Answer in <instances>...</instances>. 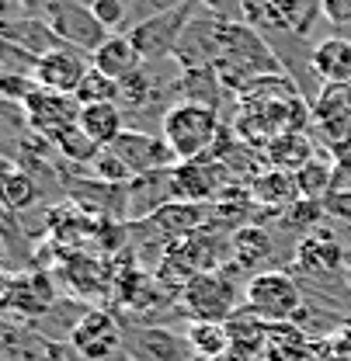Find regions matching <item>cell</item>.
<instances>
[{
	"instance_id": "6da1fadb",
	"label": "cell",
	"mask_w": 351,
	"mask_h": 361,
	"mask_svg": "<svg viewBox=\"0 0 351 361\" xmlns=\"http://www.w3.org/2000/svg\"><path fill=\"white\" fill-rule=\"evenodd\" d=\"M216 73L230 94H244V87L258 77L285 73L278 52L261 32H254L247 21H220L216 32Z\"/></svg>"
},
{
	"instance_id": "7a4b0ae2",
	"label": "cell",
	"mask_w": 351,
	"mask_h": 361,
	"mask_svg": "<svg viewBox=\"0 0 351 361\" xmlns=\"http://www.w3.org/2000/svg\"><path fill=\"white\" fill-rule=\"evenodd\" d=\"M160 135L167 139V146L174 149V157L184 160H202L216 149L222 135L220 111L198 101H174L164 118H160Z\"/></svg>"
},
{
	"instance_id": "3957f363",
	"label": "cell",
	"mask_w": 351,
	"mask_h": 361,
	"mask_svg": "<svg viewBox=\"0 0 351 361\" xmlns=\"http://www.w3.org/2000/svg\"><path fill=\"white\" fill-rule=\"evenodd\" d=\"M244 310L254 313L264 323H296L307 310V292L299 285V278L285 268L261 271L254 278H247L244 285Z\"/></svg>"
},
{
	"instance_id": "277c9868",
	"label": "cell",
	"mask_w": 351,
	"mask_h": 361,
	"mask_svg": "<svg viewBox=\"0 0 351 361\" xmlns=\"http://www.w3.org/2000/svg\"><path fill=\"white\" fill-rule=\"evenodd\" d=\"M244 310V292L233 278V271H206L195 274L184 292L177 295V313L191 319H213V323H230L233 316Z\"/></svg>"
},
{
	"instance_id": "5b68a950",
	"label": "cell",
	"mask_w": 351,
	"mask_h": 361,
	"mask_svg": "<svg viewBox=\"0 0 351 361\" xmlns=\"http://www.w3.org/2000/svg\"><path fill=\"white\" fill-rule=\"evenodd\" d=\"M198 11H202L198 0H181L177 7H167L160 14H150V18L129 25L126 35L139 49L143 63H171L181 39H184V32H188V25L195 21Z\"/></svg>"
},
{
	"instance_id": "8992f818",
	"label": "cell",
	"mask_w": 351,
	"mask_h": 361,
	"mask_svg": "<svg viewBox=\"0 0 351 361\" xmlns=\"http://www.w3.org/2000/svg\"><path fill=\"white\" fill-rule=\"evenodd\" d=\"M42 18L49 21L59 42L77 52H88V56H94V49L112 35L101 28V21L90 14L88 4H77V0H45Z\"/></svg>"
},
{
	"instance_id": "52a82bcc",
	"label": "cell",
	"mask_w": 351,
	"mask_h": 361,
	"mask_svg": "<svg viewBox=\"0 0 351 361\" xmlns=\"http://www.w3.org/2000/svg\"><path fill=\"white\" fill-rule=\"evenodd\" d=\"M70 348L81 361H112L126 355V330L119 316L108 310H88L77 330L70 334Z\"/></svg>"
},
{
	"instance_id": "ba28073f",
	"label": "cell",
	"mask_w": 351,
	"mask_h": 361,
	"mask_svg": "<svg viewBox=\"0 0 351 361\" xmlns=\"http://www.w3.org/2000/svg\"><path fill=\"white\" fill-rule=\"evenodd\" d=\"M4 310L25 323H42L56 310V281L39 268L4 278Z\"/></svg>"
},
{
	"instance_id": "9c48e42d",
	"label": "cell",
	"mask_w": 351,
	"mask_h": 361,
	"mask_svg": "<svg viewBox=\"0 0 351 361\" xmlns=\"http://www.w3.org/2000/svg\"><path fill=\"white\" fill-rule=\"evenodd\" d=\"M108 149L129 167L136 178H143V174H157V171H174L177 164H181V160L174 157V149L167 146L164 135L146 133V129H139V126H129V129L119 135Z\"/></svg>"
},
{
	"instance_id": "30bf717a",
	"label": "cell",
	"mask_w": 351,
	"mask_h": 361,
	"mask_svg": "<svg viewBox=\"0 0 351 361\" xmlns=\"http://www.w3.org/2000/svg\"><path fill=\"white\" fill-rule=\"evenodd\" d=\"M313 139L331 153L351 142V87L348 84H323L313 101Z\"/></svg>"
},
{
	"instance_id": "8fae6325",
	"label": "cell",
	"mask_w": 351,
	"mask_h": 361,
	"mask_svg": "<svg viewBox=\"0 0 351 361\" xmlns=\"http://www.w3.org/2000/svg\"><path fill=\"white\" fill-rule=\"evenodd\" d=\"M126 330V355L132 361H195L188 337L177 334L171 326H157V323H122Z\"/></svg>"
},
{
	"instance_id": "7c38bea8",
	"label": "cell",
	"mask_w": 351,
	"mask_h": 361,
	"mask_svg": "<svg viewBox=\"0 0 351 361\" xmlns=\"http://www.w3.org/2000/svg\"><path fill=\"white\" fill-rule=\"evenodd\" d=\"M230 174L220 160L202 157V160H184L174 167V188L181 202H198V205H216L230 191Z\"/></svg>"
},
{
	"instance_id": "4fadbf2b",
	"label": "cell",
	"mask_w": 351,
	"mask_h": 361,
	"mask_svg": "<svg viewBox=\"0 0 351 361\" xmlns=\"http://www.w3.org/2000/svg\"><path fill=\"white\" fill-rule=\"evenodd\" d=\"M25 115H28V126L35 133L49 135L56 142L59 133L81 126V101L73 94H56V90L39 87L25 101Z\"/></svg>"
},
{
	"instance_id": "5bb4252c",
	"label": "cell",
	"mask_w": 351,
	"mask_h": 361,
	"mask_svg": "<svg viewBox=\"0 0 351 361\" xmlns=\"http://www.w3.org/2000/svg\"><path fill=\"white\" fill-rule=\"evenodd\" d=\"M171 202H177L174 171H157V174L132 178L126 184V223H146L160 209H167Z\"/></svg>"
},
{
	"instance_id": "9a60e30c",
	"label": "cell",
	"mask_w": 351,
	"mask_h": 361,
	"mask_svg": "<svg viewBox=\"0 0 351 361\" xmlns=\"http://www.w3.org/2000/svg\"><path fill=\"white\" fill-rule=\"evenodd\" d=\"M271 261H275V236L261 223H247L230 233V264L226 268L233 274L254 278L261 271H271L268 268Z\"/></svg>"
},
{
	"instance_id": "2e32d148",
	"label": "cell",
	"mask_w": 351,
	"mask_h": 361,
	"mask_svg": "<svg viewBox=\"0 0 351 361\" xmlns=\"http://www.w3.org/2000/svg\"><path fill=\"white\" fill-rule=\"evenodd\" d=\"M90 70V56L88 52H77L70 45L56 49L39 59V70H35V84L45 90H56V94H77L81 80L88 77Z\"/></svg>"
},
{
	"instance_id": "e0dca14e",
	"label": "cell",
	"mask_w": 351,
	"mask_h": 361,
	"mask_svg": "<svg viewBox=\"0 0 351 361\" xmlns=\"http://www.w3.org/2000/svg\"><path fill=\"white\" fill-rule=\"evenodd\" d=\"M247 191H251L254 205H258L261 212H268V216H275V219L299 202L296 178H292L289 171H275V167H264L261 174L247 184Z\"/></svg>"
},
{
	"instance_id": "ac0fdd59",
	"label": "cell",
	"mask_w": 351,
	"mask_h": 361,
	"mask_svg": "<svg viewBox=\"0 0 351 361\" xmlns=\"http://www.w3.org/2000/svg\"><path fill=\"white\" fill-rule=\"evenodd\" d=\"M90 63H94V70H101V73H105V77H112L115 84H122L126 77L139 73V70L146 66V63H143V56H139V49L132 45V39L126 35V32L108 35L105 42L94 49Z\"/></svg>"
},
{
	"instance_id": "d6986e66",
	"label": "cell",
	"mask_w": 351,
	"mask_h": 361,
	"mask_svg": "<svg viewBox=\"0 0 351 361\" xmlns=\"http://www.w3.org/2000/svg\"><path fill=\"white\" fill-rule=\"evenodd\" d=\"M316 139L313 133H282L275 135L268 146L261 149L264 164L268 167H275V171H289V174H296V171H303L313 157H320L316 153Z\"/></svg>"
},
{
	"instance_id": "ffe728a7",
	"label": "cell",
	"mask_w": 351,
	"mask_h": 361,
	"mask_svg": "<svg viewBox=\"0 0 351 361\" xmlns=\"http://www.w3.org/2000/svg\"><path fill=\"white\" fill-rule=\"evenodd\" d=\"M226 330H230V355H237V358H244V361H261L268 355L271 323H264L254 313L240 310L226 323Z\"/></svg>"
},
{
	"instance_id": "44dd1931",
	"label": "cell",
	"mask_w": 351,
	"mask_h": 361,
	"mask_svg": "<svg viewBox=\"0 0 351 361\" xmlns=\"http://www.w3.org/2000/svg\"><path fill=\"white\" fill-rule=\"evenodd\" d=\"M0 174H4V184H0V198H4V209L11 212H28L32 205H39V195H42V184L32 171H25L18 160H7L0 164Z\"/></svg>"
},
{
	"instance_id": "7402d4cb",
	"label": "cell",
	"mask_w": 351,
	"mask_h": 361,
	"mask_svg": "<svg viewBox=\"0 0 351 361\" xmlns=\"http://www.w3.org/2000/svg\"><path fill=\"white\" fill-rule=\"evenodd\" d=\"M313 70L323 84H351V39L348 35H331L313 49Z\"/></svg>"
},
{
	"instance_id": "603a6c76",
	"label": "cell",
	"mask_w": 351,
	"mask_h": 361,
	"mask_svg": "<svg viewBox=\"0 0 351 361\" xmlns=\"http://www.w3.org/2000/svg\"><path fill=\"white\" fill-rule=\"evenodd\" d=\"M0 32H4V42L21 45V49H28L39 59L56 52V49H63V42L56 39V32L49 28L45 18H14V21H4Z\"/></svg>"
},
{
	"instance_id": "cb8c5ba5",
	"label": "cell",
	"mask_w": 351,
	"mask_h": 361,
	"mask_svg": "<svg viewBox=\"0 0 351 361\" xmlns=\"http://www.w3.org/2000/svg\"><path fill=\"white\" fill-rule=\"evenodd\" d=\"M81 129L97 146L108 149L129 126H126V111L119 108V101H108V104H88V108H81Z\"/></svg>"
},
{
	"instance_id": "d4e9b609",
	"label": "cell",
	"mask_w": 351,
	"mask_h": 361,
	"mask_svg": "<svg viewBox=\"0 0 351 361\" xmlns=\"http://www.w3.org/2000/svg\"><path fill=\"white\" fill-rule=\"evenodd\" d=\"M184 337H188V348H191L195 361H213L230 355V330H226V323L191 319L184 326Z\"/></svg>"
},
{
	"instance_id": "484cf974",
	"label": "cell",
	"mask_w": 351,
	"mask_h": 361,
	"mask_svg": "<svg viewBox=\"0 0 351 361\" xmlns=\"http://www.w3.org/2000/svg\"><path fill=\"white\" fill-rule=\"evenodd\" d=\"M292 178H296V188H299V198H307V202H323L327 195L338 191V171H334L331 157H313Z\"/></svg>"
},
{
	"instance_id": "4316f807",
	"label": "cell",
	"mask_w": 351,
	"mask_h": 361,
	"mask_svg": "<svg viewBox=\"0 0 351 361\" xmlns=\"http://www.w3.org/2000/svg\"><path fill=\"white\" fill-rule=\"evenodd\" d=\"M63 348L39 330H7V361H56Z\"/></svg>"
},
{
	"instance_id": "83f0119b",
	"label": "cell",
	"mask_w": 351,
	"mask_h": 361,
	"mask_svg": "<svg viewBox=\"0 0 351 361\" xmlns=\"http://www.w3.org/2000/svg\"><path fill=\"white\" fill-rule=\"evenodd\" d=\"M56 153H59V160H63L66 167L88 174L90 167H94V160L105 153V146H97L81 126H73V129H66V133L56 135Z\"/></svg>"
},
{
	"instance_id": "f1b7e54d",
	"label": "cell",
	"mask_w": 351,
	"mask_h": 361,
	"mask_svg": "<svg viewBox=\"0 0 351 361\" xmlns=\"http://www.w3.org/2000/svg\"><path fill=\"white\" fill-rule=\"evenodd\" d=\"M73 97L81 101V108H88V104H108V101H119V84L112 77H105L101 70H94V63H90L88 77L81 80V87H77Z\"/></svg>"
},
{
	"instance_id": "f546056e",
	"label": "cell",
	"mask_w": 351,
	"mask_h": 361,
	"mask_svg": "<svg viewBox=\"0 0 351 361\" xmlns=\"http://www.w3.org/2000/svg\"><path fill=\"white\" fill-rule=\"evenodd\" d=\"M278 219L289 226V229L303 233V229H313V226L323 223V219H327V212H323V202H307V198H299V202H296L292 209H285Z\"/></svg>"
},
{
	"instance_id": "4dcf8cb0",
	"label": "cell",
	"mask_w": 351,
	"mask_h": 361,
	"mask_svg": "<svg viewBox=\"0 0 351 361\" xmlns=\"http://www.w3.org/2000/svg\"><path fill=\"white\" fill-rule=\"evenodd\" d=\"M88 174H90V178H97V180H105V184H115V188H126V184L136 178L129 167H126V164H122V160L112 153V149H105V153L94 160V167H90Z\"/></svg>"
},
{
	"instance_id": "1f68e13d",
	"label": "cell",
	"mask_w": 351,
	"mask_h": 361,
	"mask_svg": "<svg viewBox=\"0 0 351 361\" xmlns=\"http://www.w3.org/2000/svg\"><path fill=\"white\" fill-rule=\"evenodd\" d=\"M4 77H32L35 80V70H39V56H32L28 49L14 42H4Z\"/></svg>"
},
{
	"instance_id": "d6a6232c",
	"label": "cell",
	"mask_w": 351,
	"mask_h": 361,
	"mask_svg": "<svg viewBox=\"0 0 351 361\" xmlns=\"http://www.w3.org/2000/svg\"><path fill=\"white\" fill-rule=\"evenodd\" d=\"M90 14H94V18L101 21V28L112 32V35L132 18L129 0H94V4H90Z\"/></svg>"
},
{
	"instance_id": "836d02e7",
	"label": "cell",
	"mask_w": 351,
	"mask_h": 361,
	"mask_svg": "<svg viewBox=\"0 0 351 361\" xmlns=\"http://www.w3.org/2000/svg\"><path fill=\"white\" fill-rule=\"evenodd\" d=\"M35 90H39V84H35L32 77H4V73H0V94H4V101L25 104Z\"/></svg>"
},
{
	"instance_id": "e575fe53",
	"label": "cell",
	"mask_w": 351,
	"mask_h": 361,
	"mask_svg": "<svg viewBox=\"0 0 351 361\" xmlns=\"http://www.w3.org/2000/svg\"><path fill=\"white\" fill-rule=\"evenodd\" d=\"M323 212H327V219H338V223L351 226V188L327 195L323 198Z\"/></svg>"
},
{
	"instance_id": "d590c367",
	"label": "cell",
	"mask_w": 351,
	"mask_h": 361,
	"mask_svg": "<svg viewBox=\"0 0 351 361\" xmlns=\"http://www.w3.org/2000/svg\"><path fill=\"white\" fill-rule=\"evenodd\" d=\"M320 14H323L334 28H348L351 25V0H320Z\"/></svg>"
},
{
	"instance_id": "8d00e7d4",
	"label": "cell",
	"mask_w": 351,
	"mask_h": 361,
	"mask_svg": "<svg viewBox=\"0 0 351 361\" xmlns=\"http://www.w3.org/2000/svg\"><path fill=\"white\" fill-rule=\"evenodd\" d=\"M331 160H334V171H338V191H345L351 184V142L331 149Z\"/></svg>"
},
{
	"instance_id": "74e56055",
	"label": "cell",
	"mask_w": 351,
	"mask_h": 361,
	"mask_svg": "<svg viewBox=\"0 0 351 361\" xmlns=\"http://www.w3.org/2000/svg\"><path fill=\"white\" fill-rule=\"evenodd\" d=\"M198 4L216 11L226 21H244V0H198Z\"/></svg>"
},
{
	"instance_id": "f35d334b",
	"label": "cell",
	"mask_w": 351,
	"mask_h": 361,
	"mask_svg": "<svg viewBox=\"0 0 351 361\" xmlns=\"http://www.w3.org/2000/svg\"><path fill=\"white\" fill-rule=\"evenodd\" d=\"M213 361H244V358H237V355H222V358H213Z\"/></svg>"
},
{
	"instance_id": "ab89813d",
	"label": "cell",
	"mask_w": 351,
	"mask_h": 361,
	"mask_svg": "<svg viewBox=\"0 0 351 361\" xmlns=\"http://www.w3.org/2000/svg\"><path fill=\"white\" fill-rule=\"evenodd\" d=\"M348 87H351V84H348Z\"/></svg>"
},
{
	"instance_id": "60d3db41",
	"label": "cell",
	"mask_w": 351,
	"mask_h": 361,
	"mask_svg": "<svg viewBox=\"0 0 351 361\" xmlns=\"http://www.w3.org/2000/svg\"><path fill=\"white\" fill-rule=\"evenodd\" d=\"M261 361H264V358H261Z\"/></svg>"
}]
</instances>
